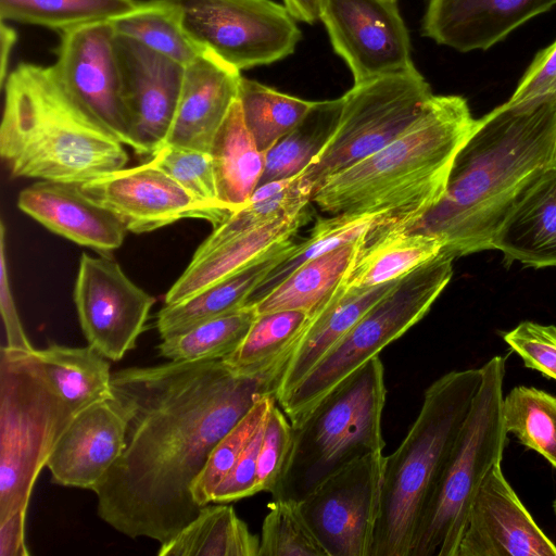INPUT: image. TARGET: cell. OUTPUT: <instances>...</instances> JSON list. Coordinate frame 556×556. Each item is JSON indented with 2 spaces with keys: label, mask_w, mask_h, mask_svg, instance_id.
I'll return each mask as SVG.
<instances>
[{
  "label": "cell",
  "mask_w": 556,
  "mask_h": 556,
  "mask_svg": "<svg viewBox=\"0 0 556 556\" xmlns=\"http://www.w3.org/2000/svg\"><path fill=\"white\" fill-rule=\"evenodd\" d=\"M186 191L228 215L232 213L218 200L212 159L208 152L164 144L149 160Z\"/></svg>",
  "instance_id": "7bdbcfd3"
},
{
  "label": "cell",
  "mask_w": 556,
  "mask_h": 556,
  "mask_svg": "<svg viewBox=\"0 0 556 556\" xmlns=\"http://www.w3.org/2000/svg\"><path fill=\"white\" fill-rule=\"evenodd\" d=\"M74 303L88 344L111 361L135 349L155 299L109 256L83 253Z\"/></svg>",
  "instance_id": "5bb4252c"
},
{
  "label": "cell",
  "mask_w": 556,
  "mask_h": 556,
  "mask_svg": "<svg viewBox=\"0 0 556 556\" xmlns=\"http://www.w3.org/2000/svg\"><path fill=\"white\" fill-rule=\"evenodd\" d=\"M556 0H428L422 35L459 52L486 50Z\"/></svg>",
  "instance_id": "ffe728a7"
},
{
  "label": "cell",
  "mask_w": 556,
  "mask_h": 556,
  "mask_svg": "<svg viewBox=\"0 0 556 556\" xmlns=\"http://www.w3.org/2000/svg\"><path fill=\"white\" fill-rule=\"evenodd\" d=\"M505 431L556 468V397L534 387L518 386L503 399Z\"/></svg>",
  "instance_id": "ab89813d"
},
{
  "label": "cell",
  "mask_w": 556,
  "mask_h": 556,
  "mask_svg": "<svg viewBox=\"0 0 556 556\" xmlns=\"http://www.w3.org/2000/svg\"><path fill=\"white\" fill-rule=\"evenodd\" d=\"M256 316L254 306L245 305L162 340L159 354L175 362L224 359L238 349Z\"/></svg>",
  "instance_id": "74e56055"
},
{
  "label": "cell",
  "mask_w": 556,
  "mask_h": 556,
  "mask_svg": "<svg viewBox=\"0 0 556 556\" xmlns=\"http://www.w3.org/2000/svg\"><path fill=\"white\" fill-rule=\"evenodd\" d=\"M456 556H556L496 464L471 502Z\"/></svg>",
  "instance_id": "ac0fdd59"
},
{
  "label": "cell",
  "mask_w": 556,
  "mask_h": 556,
  "mask_svg": "<svg viewBox=\"0 0 556 556\" xmlns=\"http://www.w3.org/2000/svg\"><path fill=\"white\" fill-rule=\"evenodd\" d=\"M190 38L238 71L292 54L301 40L296 20L271 0H167Z\"/></svg>",
  "instance_id": "8fae6325"
},
{
  "label": "cell",
  "mask_w": 556,
  "mask_h": 556,
  "mask_svg": "<svg viewBox=\"0 0 556 556\" xmlns=\"http://www.w3.org/2000/svg\"><path fill=\"white\" fill-rule=\"evenodd\" d=\"M482 367V381L417 529L410 556H456L467 515L506 443L502 404L505 358Z\"/></svg>",
  "instance_id": "ba28073f"
},
{
  "label": "cell",
  "mask_w": 556,
  "mask_h": 556,
  "mask_svg": "<svg viewBox=\"0 0 556 556\" xmlns=\"http://www.w3.org/2000/svg\"><path fill=\"white\" fill-rule=\"evenodd\" d=\"M320 21L354 85L415 68L409 34L395 1L320 0Z\"/></svg>",
  "instance_id": "4fadbf2b"
},
{
  "label": "cell",
  "mask_w": 556,
  "mask_h": 556,
  "mask_svg": "<svg viewBox=\"0 0 556 556\" xmlns=\"http://www.w3.org/2000/svg\"><path fill=\"white\" fill-rule=\"evenodd\" d=\"M443 241L430 233L406 231L362 245L344 286L368 288L395 281L437 256Z\"/></svg>",
  "instance_id": "1f68e13d"
},
{
  "label": "cell",
  "mask_w": 556,
  "mask_h": 556,
  "mask_svg": "<svg viewBox=\"0 0 556 556\" xmlns=\"http://www.w3.org/2000/svg\"><path fill=\"white\" fill-rule=\"evenodd\" d=\"M17 40V34L14 28L1 20L0 24V86L3 87L9 75L8 65L10 54Z\"/></svg>",
  "instance_id": "816d5d0a"
},
{
  "label": "cell",
  "mask_w": 556,
  "mask_h": 556,
  "mask_svg": "<svg viewBox=\"0 0 556 556\" xmlns=\"http://www.w3.org/2000/svg\"><path fill=\"white\" fill-rule=\"evenodd\" d=\"M384 367L374 357L328 393L293 428L290 455L273 500L302 501L351 463L381 453Z\"/></svg>",
  "instance_id": "8992f818"
},
{
  "label": "cell",
  "mask_w": 556,
  "mask_h": 556,
  "mask_svg": "<svg viewBox=\"0 0 556 556\" xmlns=\"http://www.w3.org/2000/svg\"><path fill=\"white\" fill-rule=\"evenodd\" d=\"M542 100H556V41L535 55L507 102L526 104Z\"/></svg>",
  "instance_id": "bcb514c9"
},
{
  "label": "cell",
  "mask_w": 556,
  "mask_h": 556,
  "mask_svg": "<svg viewBox=\"0 0 556 556\" xmlns=\"http://www.w3.org/2000/svg\"><path fill=\"white\" fill-rule=\"evenodd\" d=\"M312 195L313 190L303 181L301 174L258 186L241 208L213 229L192 260L274 220L299 214L312 202Z\"/></svg>",
  "instance_id": "4dcf8cb0"
},
{
  "label": "cell",
  "mask_w": 556,
  "mask_h": 556,
  "mask_svg": "<svg viewBox=\"0 0 556 556\" xmlns=\"http://www.w3.org/2000/svg\"><path fill=\"white\" fill-rule=\"evenodd\" d=\"M276 396L267 395L247 413L215 445L207 462L191 486V494L198 506L212 502L218 484L233 468L253 437L263 426Z\"/></svg>",
  "instance_id": "60d3db41"
},
{
  "label": "cell",
  "mask_w": 556,
  "mask_h": 556,
  "mask_svg": "<svg viewBox=\"0 0 556 556\" xmlns=\"http://www.w3.org/2000/svg\"><path fill=\"white\" fill-rule=\"evenodd\" d=\"M491 249L508 262L556 266V162L517 199L497 227Z\"/></svg>",
  "instance_id": "603a6c76"
},
{
  "label": "cell",
  "mask_w": 556,
  "mask_h": 556,
  "mask_svg": "<svg viewBox=\"0 0 556 556\" xmlns=\"http://www.w3.org/2000/svg\"><path fill=\"white\" fill-rule=\"evenodd\" d=\"M126 429V414L114 395L77 413L47 462L51 481L93 491L121 456Z\"/></svg>",
  "instance_id": "d6986e66"
},
{
  "label": "cell",
  "mask_w": 556,
  "mask_h": 556,
  "mask_svg": "<svg viewBox=\"0 0 556 556\" xmlns=\"http://www.w3.org/2000/svg\"><path fill=\"white\" fill-rule=\"evenodd\" d=\"M264 426L265 422L230 472L215 489L211 503H229L257 493V463Z\"/></svg>",
  "instance_id": "7dc6e473"
},
{
  "label": "cell",
  "mask_w": 556,
  "mask_h": 556,
  "mask_svg": "<svg viewBox=\"0 0 556 556\" xmlns=\"http://www.w3.org/2000/svg\"><path fill=\"white\" fill-rule=\"evenodd\" d=\"M293 440V428L280 408L277 400L273 403L265 420L258 463L257 493L271 492L278 484L290 455Z\"/></svg>",
  "instance_id": "ee69618b"
},
{
  "label": "cell",
  "mask_w": 556,
  "mask_h": 556,
  "mask_svg": "<svg viewBox=\"0 0 556 556\" xmlns=\"http://www.w3.org/2000/svg\"><path fill=\"white\" fill-rule=\"evenodd\" d=\"M258 556H328L298 501L273 500L260 535Z\"/></svg>",
  "instance_id": "b9f144b4"
},
{
  "label": "cell",
  "mask_w": 556,
  "mask_h": 556,
  "mask_svg": "<svg viewBox=\"0 0 556 556\" xmlns=\"http://www.w3.org/2000/svg\"><path fill=\"white\" fill-rule=\"evenodd\" d=\"M34 352L1 348L0 521L28 508L40 471L75 416Z\"/></svg>",
  "instance_id": "52a82bcc"
},
{
  "label": "cell",
  "mask_w": 556,
  "mask_h": 556,
  "mask_svg": "<svg viewBox=\"0 0 556 556\" xmlns=\"http://www.w3.org/2000/svg\"><path fill=\"white\" fill-rule=\"evenodd\" d=\"M137 0H0V18L40 26L60 34L130 11Z\"/></svg>",
  "instance_id": "8d00e7d4"
},
{
  "label": "cell",
  "mask_w": 556,
  "mask_h": 556,
  "mask_svg": "<svg viewBox=\"0 0 556 556\" xmlns=\"http://www.w3.org/2000/svg\"><path fill=\"white\" fill-rule=\"evenodd\" d=\"M526 367L556 380V327L522 321L503 337Z\"/></svg>",
  "instance_id": "f6af8a7d"
},
{
  "label": "cell",
  "mask_w": 556,
  "mask_h": 556,
  "mask_svg": "<svg viewBox=\"0 0 556 556\" xmlns=\"http://www.w3.org/2000/svg\"><path fill=\"white\" fill-rule=\"evenodd\" d=\"M396 282L368 288H351L343 282L312 316L282 374L276 400L292 390Z\"/></svg>",
  "instance_id": "cb8c5ba5"
},
{
  "label": "cell",
  "mask_w": 556,
  "mask_h": 556,
  "mask_svg": "<svg viewBox=\"0 0 556 556\" xmlns=\"http://www.w3.org/2000/svg\"><path fill=\"white\" fill-rule=\"evenodd\" d=\"M91 200L113 213L126 230L153 231L182 218H202L213 227L228 215L199 201L149 161L79 185Z\"/></svg>",
  "instance_id": "e0dca14e"
},
{
  "label": "cell",
  "mask_w": 556,
  "mask_h": 556,
  "mask_svg": "<svg viewBox=\"0 0 556 556\" xmlns=\"http://www.w3.org/2000/svg\"><path fill=\"white\" fill-rule=\"evenodd\" d=\"M291 15L304 23L313 24L320 20V0H282Z\"/></svg>",
  "instance_id": "f907efd6"
},
{
  "label": "cell",
  "mask_w": 556,
  "mask_h": 556,
  "mask_svg": "<svg viewBox=\"0 0 556 556\" xmlns=\"http://www.w3.org/2000/svg\"><path fill=\"white\" fill-rule=\"evenodd\" d=\"M238 101L244 124L264 154L294 129L315 103L282 93L243 76L239 85Z\"/></svg>",
  "instance_id": "e575fe53"
},
{
  "label": "cell",
  "mask_w": 556,
  "mask_h": 556,
  "mask_svg": "<svg viewBox=\"0 0 556 556\" xmlns=\"http://www.w3.org/2000/svg\"><path fill=\"white\" fill-rule=\"evenodd\" d=\"M380 216L371 214H339L320 218L308 238L294 244L289 254L269 271L247 305L258 302L304 263L342 245L361 240L366 241L368 235L380 225Z\"/></svg>",
  "instance_id": "f35d334b"
},
{
  "label": "cell",
  "mask_w": 556,
  "mask_h": 556,
  "mask_svg": "<svg viewBox=\"0 0 556 556\" xmlns=\"http://www.w3.org/2000/svg\"><path fill=\"white\" fill-rule=\"evenodd\" d=\"M307 220L305 210L274 220L252 232L232 239L205 255L191 260L167 291L164 303H179L210 286L233 275L275 244L291 239Z\"/></svg>",
  "instance_id": "484cf974"
},
{
  "label": "cell",
  "mask_w": 556,
  "mask_h": 556,
  "mask_svg": "<svg viewBox=\"0 0 556 556\" xmlns=\"http://www.w3.org/2000/svg\"><path fill=\"white\" fill-rule=\"evenodd\" d=\"M341 108L342 97L315 101L304 119L265 153L264 172L258 186L303 173L330 138Z\"/></svg>",
  "instance_id": "836d02e7"
},
{
  "label": "cell",
  "mask_w": 556,
  "mask_h": 556,
  "mask_svg": "<svg viewBox=\"0 0 556 556\" xmlns=\"http://www.w3.org/2000/svg\"><path fill=\"white\" fill-rule=\"evenodd\" d=\"M240 71L204 50L186 65L178 108L165 144L208 152L238 99Z\"/></svg>",
  "instance_id": "44dd1931"
},
{
  "label": "cell",
  "mask_w": 556,
  "mask_h": 556,
  "mask_svg": "<svg viewBox=\"0 0 556 556\" xmlns=\"http://www.w3.org/2000/svg\"><path fill=\"white\" fill-rule=\"evenodd\" d=\"M482 367L453 370L425 391L417 418L384 456L371 556H410L414 539L482 381Z\"/></svg>",
  "instance_id": "5b68a950"
},
{
  "label": "cell",
  "mask_w": 556,
  "mask_h": 556,
  "mask_svg": "<svg viewBox=\"0 0 556 556\" xmlns=\"http://www.w3.org/2000/svg\"><path fill=\"white\" fill-rule=\"evenodd\" d=\"M115 46L131 149L150 157L167 141L186 66L123 35Z\"/></svg>",
  "instance_id": "2e32d148"
},
{
  "label": "cell",
  "mask_w": 556,
  "mask_h": 556,
  "mask_svg": "<svg viewBox=\"0 0 556 556\" xmlns=\"http://www.w3.org/2000/svg\"><path fill=\"white\" fill-rule=\"evenodd\" d=\"M260 536L233 507L205 505L173 539L160 544V556H258Z\"/></svg>",
  "instance_id": "f546056e"
},
{
  "label": "cell",
  "mask_w": 556,
  "mask_h": 556,
  "mask_svg": "<svg viewBox=\"0 0 556 556\" xmlns=\"http://www.w3.org/2000/svg\"><path fill=\"white\" fill-rule=\"evenodd\" d=\"M0 306L7 333V348L14 351L31 352L35 350L28 341L21 323L10 287L5 258V228L0 225Z\"/></svg>",
  "instance_id": "c3c4849f"
},
{
  "label": "cell",
  "mask_w": 556,
  "mask_h": 556,
  "mask_svg": "<svg viewBox=\"0 0 556 556\" xmlns=\"http://www.w3.org/2000/svg\"><path fill=\"white\" fill-rule=\"evenodd\" d=\"M27 508L20 509L0 521V556H28L25 542Z\"/></svg>",
  "instance_id": "681fc988"
},
{
  "label": "cell",
  "mask_w": 556,
  "mask_h": 556,
  "mask_svg": "<svg viewBox=\"0 0 556 556\" xmlns=\"http://www.w3.org/2000/svg\"><path fill=\"white\" fill-rule=\"evenodd\" d=\"M291 239L268 251L233 275L199 293L159 311L155 327L162 340L182 333L194 326L247 305L269 271L292 250Z\"/></svg>",
  "instance_id": "d4e9b609"
},
{
  "label": "cell",
  "mask_w": 556,
  "mask_h": 556,
  "mask_svg": "<svg viewBox=\"0 0 556 556\" xmlns=\"http://www.w3.org/2000/svg\"><path fill=\"white\" fill-rule=\"evenodd\" d=\"M282 374L238 372L223 359L113 372L127 429L121 456L93 489L98 516L130 539H173L202 508L191 486L211 452L257 401L277 395Z\"/></svg>",
  "instance_id": "6da1fadb"
},
{
  "label": "cell",
  "mask_w": 556,
  "mask_h": 556,
  "mask_svg": "<svg viewBox=\"0 0 556 556\" xmlns=\"http://www.w3.org/2000/svg\"><path fill=\"white\" fill-rule=\"evenodd\" d=\"M476 124L463 97L433 94L401 136L330 176L312 202L331 215L380 216L363 245L409 231L442 199L454 160Z\"/></svg>",
  "instance_id": "3957f363"
},
{
  "label": "cell",
  "mask_w": 556,
  "mask_h": 556,
  "mask_svg": "<svg viewBox=\"0 0 556 556\" xmlns=\"http://www.w3.org/2000/svg\"><path fill=\"white\" fill-rule=\"evenodd\" d=\"M208 153L218 200L233 214L257 188L265 165V154L244 124L238 99L215 134Z\"/></svg>",
  "instance_id": "4316f807"
},
{
  "label": "cell",
  "mask_w": 556,
  "mask_h": 556,
  "mask_svg": "<svg viewBox=\"0 0 556 556\" xmlns=\"http://www.w3.org/2000/svg\"><path fill=\"white\" fill-rule=\"evenodd\" d=\"M2 88L0 155L12 177L81 185L126 166L125 144L64 88L52 65L20 63Z\"/></svg>",
  "instance_id": "277c9868"
},
{
  "label": "cell",
  "mask_w": 556,
  "mask_h": 556,
  "mask_svg": "<svg viewBox=\"0 0 556 556\" xmlns=\"http://www.w3.org/2000/svg\"><path fill=\"white\" fill-rule=\"evenodd\" d=\"M384 456L366 455L324 480L300 508L328 556H371Z\"/></svg>",
  "instance_id": "7c38bea8"
},
{
  "label": "cell",
  "mask_w": 556,
  "mask_h": 556,
  "mask_svg": "<svg viewBox=\"0 0 556 556\" xmlns=\"http://www.w3.org/2000/svg\"><path fill=\"white\" fill-rule=\"evenodd\" d=\"M17 206L50 231L103 253L118 249L127 231L76 184L39 180L20 192Z\"/></svg>",
  "instance_id": "7402d4cb"
},
{
  "label": "cell",
  "mask_w": 556,
  "mask_h": 556,
  "mask_svg": "<svg viewBox=\"0 0 556 556\" xmlns=\"http://www.w3.org/2000/svg\"><path fill=\"white\" fill-rule=\"evenodd\" d=\"M556 162V100L506 102L477 119L439 203L409 231L439 237L455 257L491 249L523 191Z\"/></svg>",
  "instance_id": "7a4b0ae2"
},
{
  "label": "cell",
  "mask_w": 556,
  "mask_h": 556,
  "mask_svg": "<svg viewBox=\"0 0 556 556\" xmlns=\"http://www.w3.org/2000/svg\"><path fill=\"white\" fill-rule=\"evenodd\" d=\"M553 509H554V513H555V516H556V498H555V501L553 503Z\"/></svg>",
  "instance_id": "f5cc1de1"
},
{
  "label": "cell",
  "mask_w": 556,
  "mask_h": 556,
  "mask_svg": "<svg viewBox=\"0 0 556 556\" xmlns=\"http://www.w3.org/2000/svg\"><path fill=\"white\" fill-rule=\"evenodd\" d=\"M52 65L64 88L123 144L131 148L111 22L60 34Z\"/></svg>",
  "instance_id": "9a60e30c"
},
{
  "label": "cell",
  "mask_w": 556,
  "mask_h": 556,
  "mask_svg": "<svg viewBox=\"0 0 556 556\" xmlns=\"http://www.w3.org/2000/svg\"><path fill=\"white\" fill-rule=\"evenodd\" d=\"M34 353L51 384L75 415L113 397L110 363L90 345L73 348L51 343L46 349H35Z\"/></svg>",
  "instance_id": "f1b7e54d"
},
{
  "label": "cell",
  "mask_w": 556,
  "mask_h": 556,
  "mask_svg": "<svg viewBox=\"0 0 556 556\" xmlns=\"http://www.w3.org/2000/svg\"><path fill=\"white\" fill-rule=\"evenodd\" d=\"M364 242L342 245L304 263L252 305L256 314L294 309L313 316L344 282Z\"/></svg>",
  "instance_id": "83f0119b"
},
{
  "label": "cell",
  "mask_w": 556,
  "mask_h": 556,
  "mask_svg": "<svg viewBox=\"0 0 556 556\" xmlns=\"http://www.w3.org/2000/svg\"><path fill=\"white\" fill-rule=\"evenodd\" d=\"M390 1H395L396 2V0H390Z\"/></svg>",
  "instance_id": "db71d44e"
},
{
  "label": "cell",
  "mask_w": 556,
  "mask_h": 556,
  "mask_svg": "<svg viewBox=\"0 0 556 556\" xmlns=\"http://www.w3.org/2000/svg\"><path fill=\"white\" fill-rule=\"evenodd\" d=\"M454 258L442 249L399 279L292 390L277 399L293 428L342 381L424 318L450 282Z\"/></svg>",
  "instance_id": "9c48e42d"
},
{
  "label": "cell",
  "mask_w": 556,
  "mask_h": 556,
  "mask_svg": "<svg viewBox=\"0 0 556 556\" xmlns=\"http://www.w3.org/2000/svg\"><path fill=\"white\" fill-rule=\"evenodd\" d=\"M432 96L416 67L353 85L342 96L330 138L301 173L303 181L314 193L330 176L378 152L417 119Z\"/></svg>",
  "instance_id": "30bf717a"
},
{
  "label": "cell",
  "mask_w": 556,
  "mask_h": 556,
  "mask_svg": "<svg viewBox=\"0 0 556 556\" xmlns=\"http://www.w3.org/2000/svg\"><path fill=\"white\" fill-rule=\"evenodd\" d=\"M311 318L294 309L260 314L238 349L223 361L238 372L285 371Z\"/></svg>",
  "instance_id": "d6a6232c"
},
{
  "label": "cell",
  "mask_w": 556,
  "mask_h": 556,
  "mask_svg": "<svg viewBox=\"0 0 556 556\" xmlns=\"http://www.w3.org/2000/svg\"><path fill=\"white\" fill-rule=\"evenodd\" d=\"M111 23L116 34L137 40L185 66L204 51L187 34L178 9L167 0L139 2L132 11Z\"/></svg>",
  "instance_id": "d590c367"
}]
</instances>
